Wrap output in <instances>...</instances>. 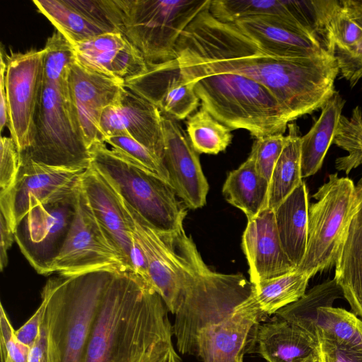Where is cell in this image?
Wrapping results in <instances>:
<instances>
[{"mask_svg":"<svg viewBox=\"0 0 362 362\" xmlns=\"http://www.w3.org/2000/svg\"><path fill=\"white\" fill-rule=\"evenodd\" d=\"M209 6L181 34L175 56L183 75L233 73L268 88L290 121L321 108L335 92L339 69L334 54L282 58L262 49Z\"/></svg>","mask_w":362,"mask_h":362,"instance_id":"cell-1","label":"cell"},{"mask_svg":"<svg viewBox=\"0 0 362 362\" xmlns=\"http://www.w3.org/2000/svg\"><path fill=\"white\" fill-rule=\"evenodd\" d=\"M110 280L106 271L49 278L41 292L45 311L27 362H81Z\"/></svg>","mask_w":362,"mask_h":362,"instance_id":"cell-2","label":"cell"},{"mask_svg":"<svg viewBox=\"0 0 362 362\" xmlns=\"http://www.w3.org/2000/svg\"><path fill=\"white\" fill-rule=\"evenodd\" d=\"M183 76L202 107L232 130L243 129L259 139L284 134L291 122L270 90L247 77L233 73Z\"/></svg>","mask_w":362,"mask_h":362,"instance_id":"cell-3","label":"cell"},{"mask_svg":"<svg viewBox=\"0 0 362 362\" xmlns=\"http://www.w3.org/2000/svg\"><path fill=\"white\" fill-rule=\"evenodd\" d=\"M89 151L90 165L156 232L172 233L183 226L187 207L177 201L170 185L109 148L105 142H95Z\"/></svg>","mask_w":362,"mask_h":362,"instance_id":"cell-4","label":"cell"},{"mask_svg":"<svg viewBox=\"0 0 362 362\" xmlns=\"http://www.w3.org/2000/svg\"><path fill=\"white\" fill-rule=\"evenodd\" d=\"M211 0H115L118 30L147 64L176 59L177 42Z\"/></svg>","mask_w":362,"mask_h":362,"instance_id":"cell-5","label":"cell"},{"mask_svg":"<svg viewBox=\"0 0 362 362\" xmlns=\"http://www.w3.org/2000/svg\"><path fill=\"white\" fill-rule=\"evenodd\" d=\"M21 160L74 170H86L90 166L89 148L71 110L66 78L44 80L34 140L21 153Z\"/></svg>","mask_w":362,"mask_h":362,"instance_id":"cell-6","label":"cell"},{"mask_svg":"<svg viewBox=\"0 0 362 362\" xmlns=\"http://www.w3.org/2000/svg\"><path fill=\"white\" fill-rule=\"evenodd\" d=\"M308 208V240L304 257L296 270L315 276L335 264L356 199V186L349 177L330 174L313 194Z\"/></svg>","mask_w":362,"mask_h":362,"instance_id":"cell-7","label":"cell"},{"mask_svg":"<svg viewBox=\"0 0 362 362\" xmlns=\"http://www.w3.org/2000/svg\"><path fill=\"white\" fill-rule=\"evenodd\" d=\"M100 270L131 272L98 221L80 182L75 216L49 274L74 276Z\"/></svg>","mask_w":362,"mask_h":362,"instance_id":"cell-8","label":"cell"},{"mask_svg":"<svg viewBox=\"0 0 362 362\" xmlns=\"http://www.w3.org/2000/svg\"><path fill=\"white\" fill-rule=\"evenodd\" d=\"M43 59V49L12 52L4 57L8 129L20 153L34 140L35 117L44 83Z\"/></svg>","mask_w":362,"mask_h":362,"instance_id":"cell-9","label":"cell"},{"mask_svg":"<svg viewBox=\"0 0 362 362\" xmlns=\"http://www.w3.org/2000/svg\"><path fill=\"white\" fill-rule=\"evenodd\" d=\"M84 171L21 160L14 185L0 192V213L14 233L16 226L35 206L74 194Z\"/></svg>","mask_w":362,"mask_h":362,"instance_id":"cell-10","label":"cell"},{"mask_svg":"<svg viewBox=\"0 0 362 362\" xmlns=\"http://www.w3.org/2000/svg\"><path fill=\"white\" fill-rule=\"evenodd\" d=\"M78 189L62 200L35 206L16 227L15 240L40 274L49 275L62 247L75 216Z\"/></svg>","mask_w":362,"mask_h":362,"instance_id":"cell-11","label":"cell"},{"mask_svg":"<svg viewBox=\"0 0 362 362\" xmlns=\"http://www.w3.org/2000/svg\"><path fill=\"white\" fill-rule=\"evenodd\" d=\"M81 185L98 221L127 268L149 283L146 258L129 227L115 191L91 165L83 172Z\"/></svg>","mask_w":362,"mask_h":362,"instance_id":"cell-12","label":"cell"},{"mask_svg":"<svg viewBox=\"0 0 362 362\" xmlns=\"http://www.w3.org/2000/svg\"><path fill=\"white\" fill-rule=\"evenodd\" d=\"M66 83L71 110L88 148L95 142H104L100 118L107 107L118 102L124 83L76 59L69 67Z\"/></svg>","mask_w":362,"mask_h":362,"instance_id":"cell-13","label":"cell"},{"mask_svg":"<svg viewBox=\"0 0 362 362\" xmlns=\"http://www.w3.org/2000/svg\"><path fill=\"white\" fill-rule=\"evenodd\" d=\"M124 86L154 105L162 115L177 121L191 115L200 102L177 59L147 64L144 73L125 81Z\"/></svg>","mask_w":362,"mask_h":362,"instance_id":"cell-14","label":"cell"},{"mask_svg":"<svg viewBox=\"0 0 362 362\" xmlns=\"http://www.w3.org/2000/svg\"><path fill=\"white\" fill-rule=\"evenodd\" d=\"M161 116L164 139L163 163L170 185L187 208H202L206 202L209 184L199 153L178 121Z\"/></svg>","mask_w":362,"mask_h":362,"instance_id":"cell-15","label":"cell"},{"mask_svg":"<svg viewBox=\"0 0 362 362\" xmlns=\"http://www.w3.org/2000/svg\"><path fill=\"white\" fill-rule=\"evenodd\" d=\"M100 128L104 142L109 137L128 136L163 162L164 139L160 111L124 86L118 102L103 111Z\"/></svg>","mask_w":362,"mask_h":362,"instance_id":"cell-16","label":"cell"},{"mask_svg":"<svg viewBox=\"0 0 362 362\" xmlns=\"http://www.w3.org/2000/svg\"><path fill=\"white\" fill-rule=\"evenodd\" d=\"M262 49L282 58L334 54L299 24L276 16H257L232 23Z\"/></svg>","mask_w":362,"mask_h":362,"instance_id":"cell-17","label":"cell"},{"mask_svg":"<svg viewBox=\"0 0 362 362\" xmlns=\"http://www.w3.org/2000/svg\"><path fill=\"white\" fill-rule=\"evenodd\" d=\"M242 247L248 262L250 281L252 285L284 276L297 269L282 247L274 210L269 208L247 219Z\"/></svg>","mask_w":362,"mask_h":362,"instance_id":"cell-18","label":"cell"},{"mask_svg":"<svg viewBox=\"0 0 362 362\" xmlns=\"http://www.w3.org/2000/svg\"><path fill=\"white\" fill-rule=\"evenodd\" d=\"M266 317L245 300L228 318L200 332L196 357L202 362H243L256 327Z\"/></svg>","mask_w":362,"mask_h":362,"instance_id":"cell-19","label":"cell"},{"mask_svg":"<svg viewBox=\"0 0 362 362\" xmlns=\"http://www.w3.org/2000/svg\"><path fill=\"white\" fill-rule=\"evenodd\" d=\"M74 46L81 64L123 83L147 69L142 54L120 33H105Z\"/></svg>","mask_w":362,"mask_h":362,"instance_id":"cell-20","label":"cell"},{"mask_svg":"<svg viewBox=\"0 0 362 362\" xmlns=\"http://www.w3.org/2000/svg\"><path fill=\"white\" fill-rule=\"evenodd\" d=\"M334 279L353 313L362 321V176L335 260Z\"/></svg>","mask_w":362,"mask_h":362,"instance_id":"cell-21","label":"cell"},{"mask_svg":"<svg viewBox=\"0 0 362 362\" xmlns=\"http://www.w3.org/2000/svg\"><path fill=\"white\" fill-rule=\"evenodd\" d=\"M276 317L255 330L257 352L267 362H301L318 348L319 342L308 332Z\"/></svg>","mask_w":362,"mask_h":362,"instance_id":"cell-22","label":"cell"},{"mask_svg":"<svg viewBox=\"0 0 362 362\" xmlns=\"http://www.w3.org/2000/svg\"><path fill=\"white\" fill-rule=\"evenodd\" d=\"M308 193L301 183L274 210L282 247L298 267L306 250L308 221Z\"/></svg>","mask_w":362,"mask_h":362,"instance_id":"cell-23","label":"cell"},{"mask_svg":"<svg viewBox=\"0 0 362 362\" xmlns=\"http://www.w3.org/2000/svg\"><path fill=\"white\" fill-rule=\"evenodd\" d=\"M344 104L345 100L335 91L322 107L320 116L310 131L301 136L302 178L315 175L321 168L333 143Z\"/></svg>","mask_w":362,"mask_h":362,"instance_id":"cell-24","label":"cell"},{"mask_svg":"<svg viewBox=\"0 0 362 362\" xmlns=\"http://www.w3.org/2000/svg\"><path fill=\"white\" fill-rule=\"evenodd\" d=\"M269 186V182L257 172L250 154L244 163L228 174L222 192L229 204L250 219L267 208Z\"/></svg>","mask_w":362,"mask_h":362,"instance_id":"cell-25","label":"cell"},{"mask_svg":"<svg viewBox=\"0 0 362 362\" xmlns=\"http://www.w3.org/2000/svg\"><path fill=\"white\" fill-rule=\"evenodd\" d=\"M288 134L269 181L267 208L274 210L303 181L301 136L298 127L288 124Z\"/></svg>","mask_w":362,"mask_h":362,"instance_id":"cell-26","label":"cell"},{"mask_svg":"<svg viewBox=\"0 0 362 362\" xmlns=\"http://www.w3.org/2000/svg\"><path fill=\"white\" fill-rule=\"evenodd\" d=\"M310 278L307 274L296 270L263 281L253 285L252 292L245 301L266 316L276 314L305 295Z\"/></svg>","mask_w":362,"mask_h":362,"instance_id":"cell-27","label":"cell"},{"mask_svg":"<svg viewBox=\"0 0 362 362\" xmlns=\"http://www.w3.org/2000/svg\"><path fill=\"white\" fill-rule=\"evenodd\" d=\"M43 14L73 45L106 33L68 0H33Z\"/></svg>","mask_w":362,"mask_h":362,"instance_id":"cell-28","label":"cell"},{"mask_svg":"<svg viewBox=\"0 0 362 362\" xmlns=\"http://www.w3.org/2000/svg\"><path fill=\"white\" fill-rule=\"evenodd\" d=\"M359 318L343 308L320 307L317 309L311 335L319 342L336 346L349 345L362 341L358 327Z\"/></svg>","mask_w":362,"mask_h":362,"instance_id":"cell-29","label":"cell"},{"mask_svg":"<svg viewBox=\"0 0 362 362\" xmlns=\"http://www.w3.org/2000/svg\"><path fill=\"white\" fill-rule=\"evenodd\" d=\"M342 298L343 291L336 280H327L313 287L298 300L278 310L276 315L299 326L310 334L317 309L320 307H332L336 299Z\"/></svg>","mask_w":362,"mask_h":362,"instance_id":"cell-30","label":"cell"},{"mask_svg":"<svg viewBox=\"0 0 362 362\" xmlns=\"http://www.w3.org/2000/svg\"><path fill=\"white\" fill-rule=\"evenodd\" d=\"M209 10L215 18L226 23L252 16H276L293 21L304 28L293 16L288 0H211Z\"/></svg>","mask_w":362,"mask_h":362,"instance_id":"cell-31","label":"cell"},{"mask_svg":"<svg viewBox=\"0 0 362 362\" xmlns=\"http://www.w3.org/2000/svg\"><path fill=\"white\" fill-rule=\"evenodd\" d=\"M231 130L201 106L186 122V133L198 153L218 154L232 141Z\"/></svg>","mask_w":362,"mask_h":362,"instance_id":"cell-32","label":"cell"},{"mask_svg":"<svg viewBox=\"0 0 362 362\" xmlns=\"http://www.w3.org/2000/svg\"><path fill=\"white\" fill-rule=\"evenodd\" d=\"M333 143L348 153L336 159L337 170L348 175L362 164V111L359 106L354 108L351 118L341 116Z\"/></svg>","mask_w":362,"mask_h":362,"instance_id":"cell-33","label":"cell"},{"mask_svg":"<svg viewBox=\"0 0 362 362\" xmlns=\"http://www.w3.org/2000/svg\"><path fill=\"white\" fill-rule=\"evenodd\" d=\"M44 80L59 81L66 78L70 66L76 59L74 45L60 32H54L43 48Z\"/></svg>","mask_w":362,"mask_h":362,"instance_id":"cell-34","label":"cell"},{"mask_svg":"<svg viewBox=\"0 0 362 362\" xmlns=\"http://www.w3.org/2000/svg\"><path fill=\"white\" fill-rule=\"evenodd\" d=\"M105 144L139 167L156 175L169 185L168 173L163 162L143 145L128 136H116L105 139Z\"/></svg>","mask_w":362,"mask_h":362,"instance_id":"cell-35","label":"cell"},{"mask_svg":"<svg viewBox=\"0 0 362 362\" xmlns=\"http://www.w3.org/2000/svg\"><path fill=\"white\" fill-rule=\"evenodd\" d=\"M285 140L283 134H274L256 139L252 144L250 154L254 159L256 170L269 182Z\"/></svg>","mask_w":362,"mask_h":362,"instance_id":"cell-36","label":"cell"},{"mask_svg":"<svg viewBox=\"0 0 362 362\" xmlns=\"http://www.w3.org/2000/svg\"><path fill=\"white\" fill-rule=\"evenodd\" d=\"M329 33L335 47L349 49L362 39V28L348 16L341 1L329 23Z\"/></svg>","mask_w":362,"mask_h":362,"instance_id":"cell-37","label":"cell"},{"mask_svg":"<svg viewBox=\"0 0 362 362\" xmlns=\"http://www.w3.org/2000/svg\"><path fill=\"white\" fill-rule=\"evenodd\" d=\"M0 144V187L1 192H6L16 181L21 153L11 136H1Z\"/></svg>","mask_w":362,"mask_h":362,"instance_id":"cell-38","label":"cell"},{"mask_svg":"<svg viewBox=\"0 0 362 362\" xmlns=\"http://www.w3.org/2000/svg\"><path fill=\"white\" fill-rule=\"evenodd\" d=\"M334 56L342 76L354 87L362 78V39L349 49L335 47Z\"/></svg>","mask_w":362,"mask_h":362,"instance_id":"cell-39","label":"cell"},{"mask_svg":"<svg viewBox=\"0 0 362 362\" xmlns=\"http://www.w3.org/2000/svg\"><path fill=\"white\" fill-rule=\"evenodd\" d=\"M322 362H362V341L344 346L320 342Z\"/></svg>","mask_w":362,"mask_h":362,"instance_id":"cell-40","label":"cell"},{"mask_svg":"<svg viewBox=\"0 0 362 362\" xmlns=\"http://www.w3.org/2000/svg\"><path fill=\"white\" fill-rule=\"evenodd\" d=\"M45 308L46 301L42 298L40 305L35 313L18 329L15 330L16 337L21 344L30 347L35 342L38 336Z\"/></svg>","mask_w":362,"mask_h":362,"instance_id":"cell-41","label":"cell"},{"mask_svg":"<svg viewBox=\"0 0 362 362\" xmlns=\"http://www.w3.org/2000/svg\"><path fill=\"white\" fill-rule=\"evenodd\" d=\"M0 220V269L3 271L8 264L7 252L15 240V235L1 214Z\"/></svg>","mask_w":362,"mask_h":362,"instance_id":"cell-42","label":"cell"},{"mask_svg":"<svg viewBox=\"0 0 362 362\" xmlns=\"http://www.w3.org/2000/svg\"><path fill=\"white\" fill-rule=\"evenodd\" d=\"M0 57V130L2 132L4 127H9L8 108L4 83L6 62L2 49Z\"/></svg>","mask_w":362,"mask_h":362,"instance_id":"cell-43","label":"cell"},{"mask_svg":"<svg viewBox=\"0 0 362 362\" xmlns=\"http://www.w3.org/2000/svg\"><path fill=\"white\" fill-rule=\"evenodd\" d=\"M350 18L362 28V0L341 1Z\"/></svg>","mask_w":362,"mask_h":362,"instance_id":"cell-44","label":"cell"},{"mask_svg":"<svg viewBox=\"0 0 362 362\" xmlns=\"http://www.w3.org/2000/svg\"><path fill=\"white\" fill-rule=\"evenodd\" d=\"M140 362H182L176 354L168 351H155Z\"/></svg>","mask_w":362,"mask_h":362,"instance_id":"cell-45","label":"cell"},{"mask_svg":"<svg viewBox=\"0 0 362 362\" xmlns=\"http://www.w3.org/2000/svg\"><path fill=\"white\" fill-rule=\"evenodd\" d=\"M301 362H322L319 346Z\"/></svg>","mask_w":362,"mask_h":362,"instance_id":"cell-46","label":"cell"},{"mask_svg":"<svg viewBox=\"0 0 362 362\" xmlns=\"http://www.w3.org/2000/svg\"><path fill=\"white\" fill-rule=\"evenodd\" d=\"M358 329H359L360 332L362 334V321L360 319L358 322Z\"/></svg>","mask_w":362,"mask_h":362,"instance_id":"cell-47","label":"cell"}]
</instances>
